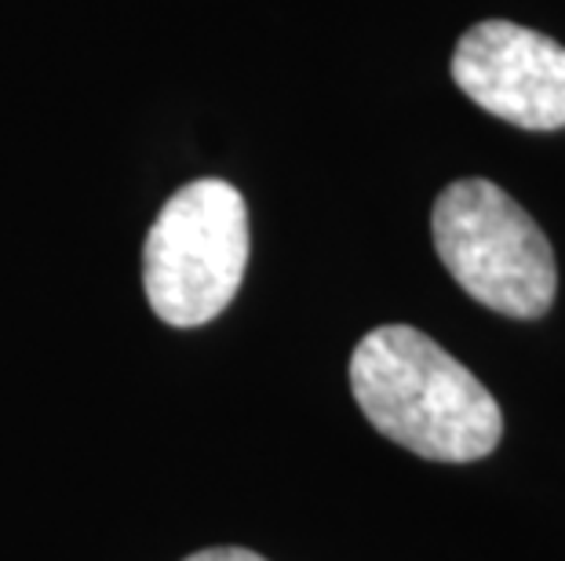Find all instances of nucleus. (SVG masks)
Segmentation results:
<instances>
[{"label":"nucleus","instance_id":"nucleus-1","mask_svg":"<svg viewBox=\"0 0 565 561\" xmlns=\"http://www.w3.org/2000/svg\"><path fill=\"white\" fill-rule=\"evenodd\" d=\"M351 390L383 438L424 460L475 463L503 438L497 398L413 325H380L354 346Z\"/></svg>","mask_w":565,"mask_h":561},{"label":"nucleus","instance_id":"nucleus-2","mask_svg":"<svg viewBox=\"0 0 565 561\" xmlns=\"http://www.w3.org/2000/svg\"><path fill=\"white\" fill-rule=\"evenodd\" d=\"M430 234L452 281L514 321L544 317L558 292V267L536 219L489 179H456L438 194Z\"/></svg>","mask_w":565,"mask_h":561},{"label":"nucleus","instance_id":"nucleus-3","mask_svg":"<svg viewBox=\"0 0 565 561\" xmlns=\"http://www.w3.org/2000/svg\"><path fill=\"white\" fill-rule=\"evenodd\" d=\"M248 267V208L223 179H198L164 201L142 245V289L164 325L220 317Z\"/></svg>","mask_w":565,"mask_h":561},{"label":"nucleus","instance_id":"nucleus-4","mask_svg":"<svg viewBox=\"0 0 565 561\" xmlns=\"http://www.w3.org/2000/svg\"><path fill=\"white\" fill-rule=\"evenodd\" d=\"M452 80L508 125L565 128V47L519 22L489 19L467 30L452 52Z\"/></svg>","mask_w":565,"mask_h":561},{"label":"nucleus","instance_id":"nucleus-5","mask_svg":"<svg viewBox=\"0 0 565 561\" xmlns=\"http://www.w3.org/2000/svg\"><path fill=\"white\" fill-rule=\"evenodd\" d=\"M183 561H267L256 551H245V547H209V551H198Z\"/></svg>","mask_w":565,"mask_h":561}]
</instances>
